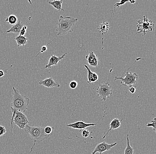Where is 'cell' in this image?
Here are the masks:
<instances>
[{
    "mask_svg": "<svg viewBox=\"0 0 156 154\" xmlns=\"http://www.w3.org/2000/svg\"><path fill=\"white\" fill-rule=\"evenodd\" d=\"M12 89L13 94L11 99L10 107L12 112V116L11 118L12 132L13 131V120L16 113L17 112L23 113L26 112L30 102V99L28 97L21 94L14 87H12Z\"/></svg>",
    "mask_w": 156,
    "mask_h": 154,
    "instance_id": "obj_1",
    "label": "cell"
},
{
    "mask_svg": "<svg viewBox=\"0 0 156 154\" xmlns=\"http://www.w3.org/2000/svg\"><path fill=\"white\" fill-rule=\"evenodd\" d=\"M24 130L25 133L29 134L32 140L34 142L33 146L30 148L29 153L33 152V149L36 143L43 142L46 139H48L50 136V135L45 133L44 127L39 126H30L27 124Z\"/></svg>",
    "mask_w": 156,
    "mask_h": 154,
    "instance_id": "obj_2",
    "label": "cell"
},
{
    "mask_svg": "<svg viewBox=\"0 0 156 154\" xmlns=\"http://www.w3.org/2000/svg\"><path fill=\"white\" fill-rule=\"evenodd\" d=\"M78 20L77 18L71 16H60L56 29L57 36H63L73 32V27Z\"/></svg>",
    "mask_w": 156,
    "mask_h": 154,
    "instance_id": "obj_3",
    "label": "cell"
},
{
    "mask_svg": "<svg viewBox=\"0 0 156 154\" xmlns=\"http://www.w3.org/2000/svg\"><path fill=\"white\" fill-rule=\"evenodd\" d=\"M130 68H129L127 71L124 77H115V81L118 80H121V85L119 88L122 86H129L132 87L133 85L136 84L137 82V79H138V75L136 73H132L131 72H129L128 70Z\"/></svg>",
    "mask_w": 156,
    "mask_h": 154,
    "instance_id": "obj_4",
    "label": "cell"
},
{
    "mask_svg": "<svg viewBox=\"0 0 156 154\" xmlns=\"http://www.w3.org/2000/svg\"><path fill=\"white\" fill-rule=\"evenodd\" d=\"M137 24L136 34L143 33V36L146 34V32L154 31V25L153 24V21L148 20L146 15L143 16V20H138Z\"/></svg>",
    "mask_w": 156,
    "mask_h": 154,
    "instance_id": "obj_5",
    "label": "cell"
},
{
    "mask_svg": "<svg viewBox=\"0 0 156 154\" xmlns=\"http://www.w3.org/2000/svg\"><path fill=\"white\" fill-rule=\"evenodd\" d=\"M98 95L101 98L102 101H107L112 95V86L108 82L100 84L96 90Z\"/></svg>",
    "mask_w": 156,
    "mask_h": 154,
    "instance_id": "obj_6",
    "label": "cell"
},
{
    "mask_svg": "<svg viewBox=\"0 0 156 154\" xmlns=\"http://www.w3.org/2000/svg\"><path fill=\"white\" fill-rule=\"evenodd\" d=\"M13 122L21 129H24L26 125L29 124L27 116L23 113L20 112H17L16 113Z\"/></svg>",
    "mask_w": 156,
    "mask_h": 154,
    "instance_id": "obj_7",
    "label": "cell"
},
{
    "mask_svg": "<svg viewBox=\"0 0 156 154\" xmlns=\"http://www.w3.org/2000/svg\"><path fill=\"white\" fill-rule=\"evenodd\" d=\"M117 144V143H113L112 144H108L105 142H103L100 144H98L95 149L93 151L91 154H95L96 153H99L102 154V153L107 151L111 150L113 147H115Z\"/></svg>",
    "mask_w": 156,
    "mask_h": 154,
    "instance_id": "obj_8",
    "label": "cell"
},
{
    "mask_svg": "<svg viewBox=\"0 0 156 154\" xmlns=\"http://www.w3.org/2000/svg\"><path fill=\"white\" fill-rule=\"evenodd\" d=\"M38 84L48 88L60 87L59 84L55 81L52 77L46 78L43 80H40Z\"/></svg>",
    "mask_w": 156,
    "mask_h": 154,
    "instance_id": "obj_9",
    "label": "cell"
},
{
    "mask_svg": "<svg viewBox=\"0 0 156 154\" xmlns=\"http://www.w3.org/2000/svg\"><path fill=\"white\" fill-rule=\"evenodd\" d=\"M67 54H68V53L66 52L60 56H56L53 55V54H51V57L48 60V63L47 65L45 66V69H49L52 66H56L58 62L63 59Z\"/></svg>",
    "mask_w": 156,
    "mask_h": 154,
    "instance_id": "obj_10",
    "label": "cell"
},
{
    "mask_svg": "<svg viewBox=\"0 0 156 154\" xmlns=\"http://www.w3.org/2000/svg\"><path fill=\"white\" fill-rule=\"evenodd\" d=\"M96 124H87L85 123L83 120L79 121L67 125L68 127H71L74 129H79L80 131L81 130L85 129L89 127L94 126L96 125Z\"/></svg>",
    "mask_w": 156,
    "mask_h": 154,
    "instance_id": "obj_11",
    "label": "cell"
},
{
    "mask_svg": "<svg viewBox=\"0 0 156 154\" xmlns=\"http://www.w3.org/2000/svg\"><path fill=\"white\" fill-rule=\"evenodd\" d=\"M86 59L89 65L92 67L95 68L99 65V62L98 57L93 52H90L89 55L86 56Z\"/></svg>",
    "mask_w": 156,
    "mask_h": 154,
    "instance_id": "obj_12",
    "label": "cell"
},
{
    "mask_svg": "<svg viewBox=\"0 0 156 154\" xmlns=\"http://www.w3.org/2000/svg\"><path fill=\"white\" fill-rule=\"evenodd\" d=\"M122 120V119L120 120L118 118H115L112 120L110 124V128L108 130L106 134L102 137L101 139H105L107 134L111 131L118 129L119 127H120L121 126V121Z\"/></svg>",
    "mask_w": 156,
    "mask_h": 154,
    "instance_id": "obj_13",
    "label": "cell"
},
{
    "mask_svg": "<svg viewBox=\"0 0 156 154\" xmlns=\"http://www.w3.org/2000/svg\"><path fill=\"white\" fill-rule=\"evenodd\" d=\"M23 25L21 20H18L17 23L12 25L9 30L6 31V33H13L15 34H19L20 30L22 29Z\"/></svg>",
    "mask_w": 156,
    "mask_h": 154,
    "instance_id": "obj_14",
    "label": "cell"
},
{
    "mask_svg": "<svg viewBox=\"0 0 156 154\" xmlns=\"http://www.w3.org/2000/svg\"><path fill=\"white\" fill-rule=\"evenodd\" d=\"M110 29V25L109 23L106 21H102L98 27V30L99 33H101L102 35H104L107 33Z\"/></svg>",
    "mask_w": 156,
    "mask_h": 154,
    "instance_id": "obj_15",
    "label": "cell"
},
{
    "mask_svg": "<svg viewBox=\"0 0 156 154\" xmlns=\"http://www.w3.org/2000/svg\"><path fill=\"white\" fill-rule=\"evenodd\" d=\"M14 40L16 41V44L18 47L20 46H24L27 43L28 38H26L25 36L18 35V36H16V38H14Z\"/></svg>",
    "mask_w": 156,
    "mask_h": 154,
    "instance_id": "obj_16",
    "label": "cell"
},
{
    "mask_svg": "<svg viewBox=\"0 0 156 154\" xmlns=\"http://www.w3.org/2000/svg\"><path fill=\"white\" fill-rule=\"evenodd\" d=\"M49 4L52 6L54 8L58 11H64V9H62V5L63 3V1H57V0H54L52 2H48Z\"/></svg>",
    "mask_w": 156,
    "mask_h": 154,
    "instance_id": "obj_17",
    "label": "cell"
},
{
    "mask_svg": "<svg viewBox=\"0 0 156 154\" xmlns=\"http://www.w3.org/2000/svg\"><path fill=\"white\" fill-rule=\"evenodd\" d=\"M18 18L16 16L12 14L9 15L8 17L5 18V22L10 25H14L18 22Z\"/></svg>",
    "mask_w": 156,
    "mask_h": 154,
    "instance_id": "obj_18",
    "label": "cell"
},
{
    "mask_svg": "<svg viewBox=\"0 0 156 154\" xmlns=\"http://www.w3.org/2000/svg\"><path fill=\"white\" fill-rule=\"evenodd\" d=\"M129 134L127 135V145L126 148L125 150L124 154H133L134 153V149L130 146L129 144Z\"/></svg>",
    "mask_w": 156,
    "mask_h": 154,
    "instance_id": "obj_19",
    "label": "cell"
},
{
    "mask_svg": "<svg viewBox=\"0 0 156 154\" xmlns=\"http://www.w3.org/2000/svg\"><path fill=\"white\" fill-rule=\"evenodd\" d=\"M84 67H85L86 69L87 70L88 81H87V83L88 84H90V80L91 79V78H92L93 75L94 73L93 72H91V70H90V69L88 68V67L87 65H84Z\"/></svg>",
    "mask_w": 156,
    "mask_h": 154,
    "instance_id": "obj_20",
    "label": "cell"
},
{
    "mask_svg": "<svg viewBox=\"0 0 156 154\" xmlns=\"http://www.w3.org/2000/svg\"><path fill=\"white\" fill-rule=\"evenodd\" d=\"M54 129V127H51L50 126H47L44 128V131L46 134L50 136V135L53 134Z\"/></svg>",
    "mask_w": 156,
    "mask_h": 154,
    "instance_id": "obj_21",
    "label": "cell"
},
{
    "mask_svg": "<svg viewBox=\"0 0 156 154\" xmlns=\"http://www.w3.org/2000/svg\"><path fill=\"white\" fill-rule=\"evenodd\" d=\"M156 118L155 117H154L153 119V120H152V121H151V123L147 124L146 125V126L148 127H153L154 130V131H156Z\"/></svg>",
    "mask_w": 156,
    "mask_h": 154,
    "instance_id": "obj_22",
    "label": "cell"
},
{
    "mask_svg": "<svg viewBox=\"0 0 156 154\" xmlns=\"http://www.w3.org/2000/svg\"><path fill=\"white\" fill-rule=\"evenodd\" d=\"M54 40V39L53 41H51L50 42H49V43L47 45H46L43 46L42 47L41 49V51H40V52H39V53H38V54H37V55H36V56H35V57H37V56H38L39 55V54H41V53H43V52H45L48 49V45L51 43Z\"/></svg>",
    "mask_w": 156,
    "mask_h": 154,
    "instance_id": "obj_23",
    "label": "cell"
},
{
    "mask_svg": "<svg viewBox=\"0 0 156 154\" xmlns=\"http://www.w3.org/2000/svg\"><path fill=\"white\" fill-rule=\"evenodd\" d=\"M127 2H129V1L121 0V1H119V2L117 3L114 5V9H115L116 8H119L120 6L125 4Z\"/></svg>",
    "mask_w": 156,
    "mask_h": 154,
    "instance_id": "obj_24",
    "label": "cell"
},
{
    "mask_svg": "<svg viewBox=\"0 0 156 154\" xmlns=\"http://www.w3.org/2000/svg\"><path fill=\"white\" fill-rule=\"evenodd\" d=\"M77 86L78 83L76 81H72L69 84V87L72 89H75V88H76Z\"/></svg>",
    "mask_w": 156,
    "mask_h": 154,
    "instance_id": "obj_25",
    "label": "cell"
},
{
    "mask_svg": "<svg viewBox=\"0 0 156 154\" xmlns=\"http://www.w3.org/2000/svg\"><path fill=\"white\" fill-rule=\"evenodd\" d=\"M6 132V130L5 127L0 125V137L3 135Z\"/></svg>",
    "mask_w": 156,
    "mask_h": 154,
    "instance_id": "obj_26",
    "label": "cell"
},
{
    "mask_svg": "<svg viewBox=\"0 0 156 154\" xmlns=\"http://www.w3.org/2000/svg\"><path fill=\"white\" fill-rule=\"evenodd\" d=\"M90 132L88 130L84 129L82 133V135L83 137L84 138H87L89 136Z\"/></svg>",
    "mask_w": 156,
    "mask_h": 154,
    "instance_id": "obj_27",
    "label": "cell"
},
{
    "mask_svg": "<svg viewBox=\"0 0 156 154\" xmlns=\"http://www.w3.org/2000/svg\"><path fill=\"white\" fill-rule=\"evenodd\" d=\"M26 30H25V29H24V28L22 27V29H21V30L20 31V32L19 34L20 36H24V35L26 34Z\"/></svg>",
    "mask_w": 156,
    "mask_h": 154,
    "instance_id": "obj_28",
    "label": "cell"
},
{
    "mask_svg": "<svg viewBox=\"0 0 156 154\" xmlns=\"http://www.w3.org/2000/svg\"><path fill=\"white\" fill-rule=\"evenodd\" d=\"M136 87H130L129 88V91L130 93L133 94V93H135V91H136Z\"/></svg>",
    "mask_w": 156,
    "mask_h": 154,
    "instance_id": "obj_29",
    "label": "cell"
},
{
    "mask_svg": "<svg viewBox=\"0 0 156 154\" xmlns=\"http://www.w3.org/2000/svg\"><path fill=\"white\" fill-rule=\"evenodd\" d=\"M5 76V73L2 70H0V78L2 77Z\"/></svg>",
    "mask_w": 156,
    "mask_h": 154,
    "instance_id": "obj_30",
    "label": "cell"
},
{
    "mask_svg": "<svg viewBox=\"0 0 156 154\" xmlns=\"http://www.w3.org/2000/svg\"><path fill=\"white\" fill-rule=\"evenodd\" d=\"M129 2L131 4H134L136 2V1H129Z\"/></svg>",
    "mask_w": 156,
    "mask_h": 154,
    "instance_id": "obj_31",
    "label": "cell"
}]
</instances>
